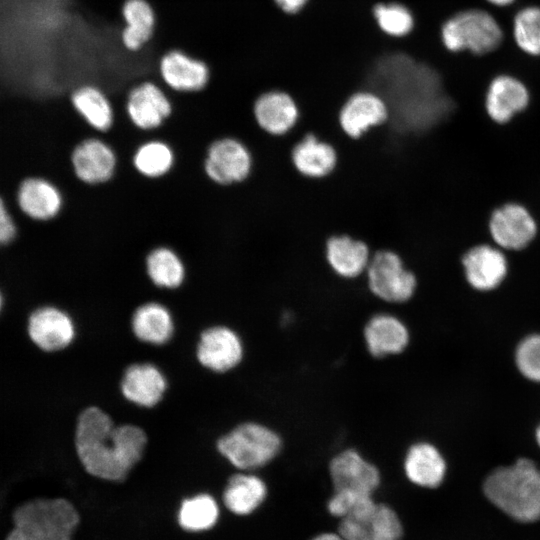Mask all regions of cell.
Here are the masks:
<instances>
[{
  "instance_id": "cell-27",
  "label": "cell",
  "mask_w": 540,
  "mask_h": 540,
  "mask_svg": "<svg viewBox=\"0 0 540 540\" xmlns=\"http://www.w3.org/2000/svg\"><path fill=\"white\" fill-rule=\"evenodd\" d=\"M291 159L301 175L320 179L334 171L338 157L333 145L308 132L292 148Z\"/></svg>"
},
{
  "instance_id": "cell-9",
  "label": "cell",
  "mask_w": 540,
  "mask_h": 540,
  "mask_svg": "<svg viewBox=\"0 0 540 540\" xmlns=\"http://www.w3.org/2000/svg\"><path fill=\"white\" fill-rule=\"evenodd\" d=\"M73 175L82 184L96 187L111 182L117 174L119 157L102 135L90 134L78 141L69 155Z\"/></svg>"
},
{
  "instance_id": "cell-1",
  "label": "cell",
  "mask_w": 540,
  "mask_h": 540,
  "mask_svg": "<svg viewBox=\"0 0 540 540\" xmlns=\"http://www.w3.org/2000/svg\"><path fill=\"white\" fill-rule=\"evenodd\" d=\"M365 88L385 102L386 122L399 132L423 134L448 122L455 102L440 74L411 56L392 52L380 57L369 71Z\"/></svg>"
},
{
  "instance_id": "cell-24",
  "label": "cell",
  "mask_w": 540,
  "mask_h": 540,
  "mask_svg": "<svg viewBox=\"0 0 540 540\" xmlns=\"http://www.w3.org/2000/svg\"><path fill=\"white\" fill-rule=\"evenodd\" d=\"M21 210L37 221H51L59 217L65 206V195L52 181L33 177L24 180L18 191Z\"/></svg>"
},
{
  "instance_id": "cell-17",
  "label": "cell",
  "mask_w": 540,
  "mask_h": 540,
  "mask_svg": "<svg viewBox=\"0 0 540 540\" xmlns=\"http://www.w3.org/2000/svg\"><path fill=\"white\" fill-rule=\"evenodd\" d=\"M363 338L369 354L384 358L403 353L410 343V331L397 315L380 311L365 323Z\"/></svg>"
},
{
  "instance_id": "cell-7",
  "label": "cell",
  "mask_w": 540,
  "mask_h": 540,
  "mask_svg": "<svg viewBox=\"0 0 540 540\" xmlns=\"http://www.w3.org/2000/svg\"><path fill=\"white\" fill-rule=\"evenodd\" d=\"M441 36L448 50H469L478 55L495 50L503 38L494 17L480 9L461 11L449 18L442 26Z\"/></svg>"
},
{
  "instance_id": "cell-12",
  "label": "cell",
  "mask_w": 540,
  "mask_h": 540,
  "mask_svg": "<svg viewBox=\"0 0 540 540\" xmlns=\"http://www.w3.org/2000/svg\"><path fill=\"white\" fill-rule=\"evenodd\" d=\"M488 231L499 248L521 251L536 238L538 225L531 211L523 204L506 202L492 210Z\"/></svg>"
},
{
  "instance_id": "cell-13",
  "label": "cell",
  "mask_w": 540,
  "mask_h": 540,
  "mask_svg": "<svg viewBox=\"0 0 540 540\" xmlns=\"http://www.w3.org/2000/svg\"><path fill=\"white\" fill-rule=\"evenodd\" d=\"M243 356V342L233 329L217 325L200 334L196 357L203 367L216 373H224L237 367Z\"/></svg>"
},
{
  "instance_id": "cell-39",
  "label": "cell",
  "mask_w": 540,
  "mask_h": 540,
  "mask_svg": "<svg viewBox=\"0 0 540 540\" xmlns=\"http://www.w3.org/2000/svg\"><path fill=\"white\" fill-rule=\"evenodd\" d=\"M311 540H344L338 533H322Z\"/></svg>"
},
{
  "instance_id": "cell-41",
  "label": "cell",
  "mask_w": 540,
  "mask_h": 540,
  "mask_svg": "<svg viewBox=\"0 0 540 540\" xmlns=\"http://www.w3.org/2000/svg\"><path fill=\"white\" fill-rule=\"evenodd\" d=\"M487 1L497 6H506L512 3L514 0H487Z\"/></svg>"
},
{
  "instance_id": "cell-33",
  "label": "cell",
  "mask_w": 540,
  "mask_h": 540,
  "mask_svg": "<svg viewBox=\"0 0 540 540\" xmlns=\"http://www.w3.org/2000/svg\"><path fill=\"white\" fill-rule=\"evenodd\" d=\"M513 363L525 381L540 385V332L523 335L515 344Z\"/></svg>"
},
{
  "instance_id": "cell-28",
  "label": "cell",
  "mask_w": 540,
  "mask_h": 540,
  "mask_svg": "<svg viewBox=\"0 0 540 540\" xmlns=\"http://www.w3.org/2000/svg\"><path fill=\"white\" fill-rule=\"evenodd\" d=\"M177 154L173 145L149 133L131 155V165L135 172L148 180H159L168 176L174 169Z\"/></svg>"
},
{
  "instance_id": "cell-23",
  "label": "cell",
  "mask_w": 540,
  "mask_h": 540,
  "mask_svg": "<svg viewBox=\"0 0 540 540\" xmlns=\"http://www.w3.org/2000/svg\"><path fill=\"white\" fill-rule=\"evenodd\" d=\"M75 114L95 134L105 135L116 122V108L109 96L98 86L85 84L70 96Z\"/></svg>"
},
{
  "instance_id": "cell-3",
  "label": "cell",
  "mask_w": 540,
  "mask_h": 540,
  "mask_svg": "<svg viewBox=\"0 0 540 540\" xmlns=\"http://www.w3.org/2000/svg\"><path fill=\"white\" fill-rule=\"evenodd\" d=\"M485 498L508 518L529 524L540 520V466L527 456L494 467L482 483Z\"/></svg>"
},
{
  "instance_id": "cell-5",
  "label": "cell",
  "mask_w": 540,
  "mask_h": 540,
  "mask_svg": "<svg viewBox=\"0 0 540 540\" xmlns=\"http://www.w3.org/2000/svg\"><path fill=\"white\" fill-rule=\"evenodd\" d=\"M282 446V438L275 430L252 421L235 426L216 443L218 452L227 461L248 472L274 460Z\"/></svg>"
},
{
  "instance_id": "cell-37",
  "label": "cell",
  "mask_w": 540,
  "mask_h": 540,
  "mask_svg": "<svg viewBox=\"0 0 540 540\" xmlns=\"http://www.w3.org/2000/svg\"><path fill=\"white\" fill-rule=\"evenodd\" d=\"M15 234V224L0 197V245L9 243Z\"/></svg>"
},
{
  "instance_id": "cell-10",
  "label": "cell",
  "mask_w": 540,
  "mask_h": 540,
  "mask_svg": "<svg viewBox=\"0 0 540 540\" xmlns=\"http://www.w3.org/2000/svg\"><path fill=\"white\" fill-rule=\"evenodd\" d=\"M123 109L135 129L152 133L161 129L171 118L174 103L159 85L143 81L128 91Z\"/></svg>"
},
{
  "instance_id": "cell-34",
  "label": "cell",
  "mask_w": 540,
  "mask_h": 540,
  "mask_svg": "<svg viewBox=\"0 0 540 540\" xmlns=\"http://www.w3.org/2000/svg\"><path fill=\"white\" fill-rule=\"evenodd\" d=\"M513 34L517 45L530 55L540 54V7L520 10L513 23Z\"/></svg>"
},
{
  "instance_id": "cell-42",
  "label": "cell",
  "mask_w": 540,
  "mask_h": 540,
  "mask_svg": "<svg viewBox=\"0 0 540 540\" xmlns=\"http://www.w3.org/2000/svg\"><path fill=\"white\" fill-rule=\"evenodd\" d=\"M1 307H2V296L0 294V310H1Z\"/></svg>"
},
{
  "instance_id": "cell-36",
  "label": "cell",
  "mask_w": 540,
  "mask_h": 540,
  "mask_svg": "<svg viewBox=\"0 0 540 540\" xmlns=\"http://www.w3.org/2000/svg\"><path fill=\"white\" fill-rule=\"evenodd\" d=\"M370 540H400L403 527L396 512L385 504L378 503L371 518L364 522Z\"/></svg>"
},
{
  "instance_id": "cell-25",
  "label": "cell",
  "mask_w": 540,
  "mask_h": 540,
  "mask_svg": "<svg viewBox=\"0 0 540 540\" xmlns=\"http://www.w3.org/2000/svg\"><path fill=\"white\" fill-rule=\"evenodd\" d=\"M325 257L331 270L337 276L354 280L365 273L371 251L362 240L340 234L327 239Z\"/></svg>"
},
{
  "instance_id": "cell-32",
  "label": "cell",
  "mask_w": 540,
  "mask_h": 540,
  "mask_svg": "<svg viewBox=\"0 0 540 540\" xmlns=\"http://www.w3.org/2000/svg\"><path fill=\"white\" fill-rule=\"evenodd\" d=\"M219 517L215 499L208 494H198L185 499L178 512L180 526L188 531H204L214 526Z\"/></svg>"
},
{
  "instance_id": "cell-19",
  "label": "cell",
  "mask_w": 540,
  "mask_h": 540,
  "mask_svg": "<svg viewBox=\"0 0 540 540\" xmlns=\"http://www.w3.org/2000/svg\"><path fill=\"white\" fill-rule=\"evenodd\" d=\"M28 334L41 350L55 352L72 343L75 338V325L70 315L60 308L43 306L30 315Z\"/></svg>"
},
{
  "instance_id": "cell-16",
  "label": "cell",
  "mask_w": 540,
  "mask_h": 540,
  "mask_svg": "<svg viewBox=\"0 0 540 540\" xmlns=\"http://www.w3.org/2000/svg\"><path fill=\"white\" fill-rule=\"evenodd\" d=\"M252 114L262 131L272 136H283L295 127L300 111L290 93L271 89L260 93L254 99Z\"/></svg>"
},
{
  "instance_id": "cell-31",
  "label": "cell",
  "mask_w": 540,
  "mask_h": 540,
  "mask_svg": "<svg viewBox=\"0 0 540 540\" xmlns=\"http://www.w3.org/2000/svg\"><path fill=\"white\" fill-rule=\"evenodd\" d=\"M125 28L121 37L124 46L130 51L142 48L152 37L156 16L147 0H126L122 6Z\"/></svg>"
},
{
  "instance_id": "cell-20",
  "label": "cell",
  "mask_w": 540,
  "mask_h": 540,
  "mask_svg": "<svg viewBox=\"0 0 540 540\" xmlns=\"http://www.w3.org/2000/svg\"><path fill=\"white\" fill-rule=\"evenodd\" d=\"M403 469L406 478L412 484L421 488L435 489L444 482L448 464L436 444L421 440L408 447Z\"/></svg>"
},
{
  "instance_id": "cell-11",
  "label": "cell",
  "mask_w": 540,
  "mask_h": 540,
  "mask_svg": "<svg viewBox=\"0 0 540 540\" xmlns=\"http://www.w3.org/2000/svg\"><path fill=\"white\" fill-rule=\"evenodd\" d=\"M460 268L467 285L479 293L498 289L509 273L503 249L487 243L468 247L460 256Z\"/></svg>"
},
{
  "instance_id": "cell-2",
  "label": "cell",
  "mask_w": 540,
  "mask_h": 540,
  "mask_svg": "<svg viewBox=\"0 0 540 540\" xmlns=\"http://www.w3.org/2000/svg\"><path fill=\"white\" fill-rule=\"evenodd\" d=\"M147 441L141 427L115 425L110 415L99 407H87L78 416L76 452L85 470L96 478L125 480L141 460Z\"/></svg>"
},
{
  "instance_id": "cell-22",
  "label": "cell",
  "mask_w": 540,
  "mask_h": 540,
  "mask_svg": "<svg viewBox=\"0 0 540 540\" xmlns=\"http://www.w3.org/2000/svg\"><path fill=\"white\" fill-rule=\"evenodd\" d=\"M167 389L161 370L151 363L129 365L122 376L120 390L129 402L145 408L157 405Z\"/></svg>"
},
{
  "instance_id": "cell-35",
  "label": "cell",
  "mask_w": 540,
  "mask_h": 540,
  "mask_svg": "<svg viewBox=\"0 0 540 540\" xmlns=\"http://www.w3.org/2000/svg\"><path fill=\"white\" fill-rule=\"evenodd\" d=\"M379 27L392 36H404L413 28V16L405 6L398 3L378 4L373 9Z\"/></svg>"
},
{
  "instance_id": "cell-38",
  "label": "cell",
  "mask_w": 540,
  "mask_h": 540,
  "mask_svg": "<svg viewBox=\"0 0 540 540\" xmlns=\"http://www.w3.org/2000/svg\"><path fill=\"white\" fill-rule=\"evenodd\" d=\"M276 4L287 13H296L308 0H274Z\"/></svg>"
},
{
  "instance_id": "cell-40",
  "label": "cell",
  "mask_w": 540,
  "mask_h": 540,
  "mask_svg": "<svg viewBox=\"0 0 540 540\" xmlns=\"http://www.w3.org/2000/svg\"><path fill=\"white\" fill-rule=\"evenodd\" d=\"M533 439H534L535 445L540 450V421L537 423V425L534 428Z\"/></svg>"
},
{
  "instance_id": "cell-6",
  "label": "cell",
  "mask_w": 540,
  "mask_h": 540,
  "mask_svg": "<svg viewBox=\"0 0 540 540\" xmlns=\"http://www.w3.org/2000/svg\"><path fill=\"white\" fill-rule=\"evenodd\" d=\"M364 275L371 295L385 304H407L417 292L416 274L408 269L400 255L392 250L373 252Z\"/></svg>"
},
{
  "instance_id": "cell-14",
  "label": "cell",
  "mask_w": 540,
  "mask_h": 540,
  "mask_svg": "<svg viewBox=\"0 0 540 540\" xmlns=\"http://www.w3.org/2000/svg\"><path fill=\"white\" fill-rule=\"evenodd\" d=\"M389 118L383 99L369 90L351 93L339 110V124L352 139L362 137L369 130L384 125Z\"/></svg>"
},
{
  "instance_id": "cell-30",
  "label": "cell",
  "mask_w": 540,
  "mask_h": 540,
  "mask_svg": "<svg viewBox=\"0 0 540 540\" xmlns=\"http://www.w3.org/2000/svg\"><path fill=\"white\" fill-rule=\"evenodd\" d=\"M267 496L265 482L252 473L233 475L225 487L223 501L227 509L237 515L255 511Z\"/></svg>"
},
{
  "instance_id": "cell-4",
  "label": "cell",
  "mask_w": 540,
  "mask_h": 540,
  "mask_svg": "<svg viewBox=\"0 0 540 540\" xmlns=\"http://www.w3.org/2000/svg\"><path fill=\"white\" fill-rule=\"evenodd\" d=\"M79 521L68 500L35 499L14 511V528L6 540H71Z\"/></svg>"
},
{
  "instance_id": "cell-26",
  "label": "cell",
  "mask_w": 540,
  "mask_h": 540,
  "mask_svg": "<svg viewBox=\"0 0 540 540\" xmlns=\"http://www.w3.org/2000/svg\"><path fill=\"white\" fill-rule=\"evenodd\" d=\"M149 283L161 290H178L188 278V268L181 253L167 244L152 247L144 258Z\"/></svg>"
},
{
  "instance_id": "cell-8",
  "label": "cell",
  "mask_w": 540,
  "mask_h": 540,
  "mask_svg": "<svg viewBox=\"0 0 540 540\" xmlns=\"http://www.w3.org/2000/svg\"><path fill=\"white\" fill-rule=\"evenodd\" d=\"M203 172L213 184L230 187L245 182L254 167V157L241 139L224 135L212 140L204 153Z\"/></svg>"
},
{
  "instance_id": "cell-29",
  "label": "cell",
  "mask_w": 540,
  "mask_h": 540,
  "mask_svg": "<svg viewBox=\"0 0 540 540\" xmlns=\"http://www.w3.org/2000/svg\"><path fill=\"white\" fill-rule=\"evenodd\" d=\"M131 328L141 342L163 345L173 336L174 322L166 305L151 300L136 307L131 317Z\"/></svg>"
},
{
  "instance_id": "cell-15",
  "label": "cell",
  "mask_w": 540,
  "mask_h": 540,
  "mask_svg": "<svg viewBox=\"0 0 540 540\" xmlns=\"http://www.w3.org/2000/svg\"><path fill=\"white\" fill-rule=\"evenodd\" d=\"M334 490H350L373 495L381 482L379 469L356 449L336 454L329 463Z\"/></svg>"
},
{
  "instance_id": "cell-18",
  "label": "cell",
  "mask_w": 540,
  "mask_h": 540,
  "mask_svg": "<svg viewBox=\"0 0 540 540\" xmlns=\"http://www.w3.org/2000/svg\"><path fill=\"white\" fill-rule=\"evenodd\" d=\"M159 72L165 85L180 94L202 92L210 81L207 64L181 50H171L164 54L160 60Z\"/></svg>"
},
{
  "instance_id": "cell-21",
  "label": "cell",
  "mask_w": 540,
  "mask_h": 540,
  "mask_svg": "<svg viewBox=\"0 0 540 540\" xmlns=\"http://www.w3.org/2000/svg\"><path fill=\"white\" fill-rule=\"evenodd\" d=\"M529 101V91L520 80L509 75H499L488 86L485 110L493 122L503 125L524 111Z\"/></svg>"
}]
</instances>
